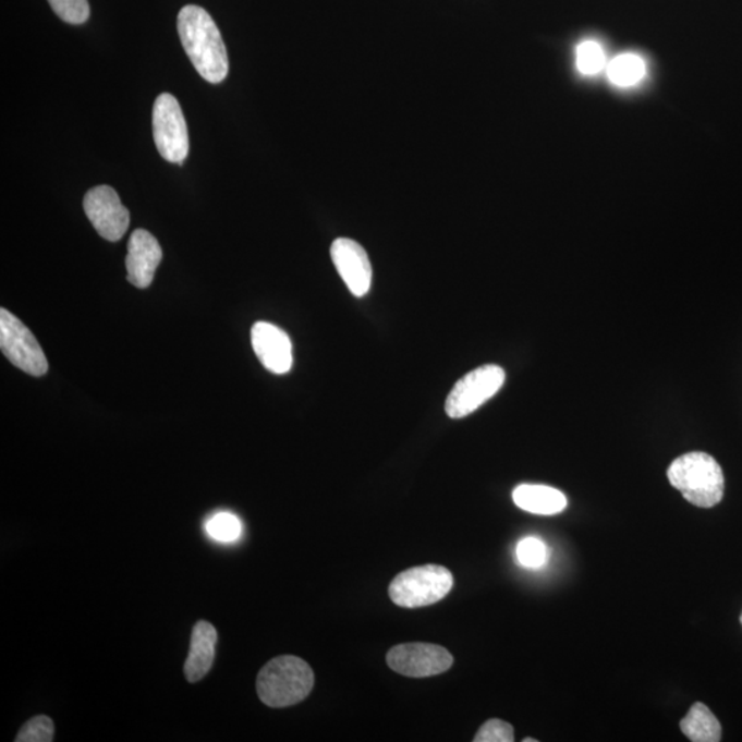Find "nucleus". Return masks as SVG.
Instances as JSON below:
<instances>
[{"label": "nucleus", "mask_w": 742, "mask_h": 742, "mask_svg": "<svg viewBox=\"0 0 742 742\" xmlns=\"http://www.w3.org/2000/svg\"><path fill=\"white\" fill-rule=\"evenodd\" d=\"M252 346L261 365L273 375H287L293 366L292 341L276 325L257 323L252 328Z\"/></svg>", "instance_id": "9b49d317"}, {"label": "nucleus", "mask_w": 742, "mask_h": 742, "mask_svg": "<svg viewBox=\"0 0 742 742\" xmlns=\"http://www.w3.org/2000/svg\"><path fill=\"white\" fill-rule=\"evenodd\" d=\"M523 741H524V742H536V741H538V740H535V739H525V740H523Z\"/></svg>", "instance_id": "5701e85b"}, {"label": "nucleus", "mask_w": 742, "mask_h": 742, "mask_svg": "<svg viewBox=\"0 0 742 742\" xmlns=\"http://www.w3.org/2000/svg\"><path fill=\"white\" fill-rule=\"evenodd\" d=\"M518 559L521 565L527 568H540L545 564L549 551L547 547L538 538H525L518 545V550H515Z\"/></svg>", "instance_id": "412c9836"}, {"label": "nucleus", "mask_w": 742, "mask_h": 742, "mask_svg": "<svg viewBox=\"0 0 742 742\" xmlns=\"http://www.w3.org/2000/svg\"><path fill=\"white\" fill-rule=\"evenodd\" d=\"M507 375L501 366L484 365L458 380L446 400V413L452 419L465 418L494 398L503 387Z\"/></svg>", "instance_id": "39448f33"}, {"label": "nucleus", "mask_w": 742, "mask_h": 742, "mask_svg": "<svg viewBox=\"0 0 742 742\" xmlns=\"http://www.w3.org/2000/svg\"><path fill=\"white\" fill-rule=\"evenodd\" d=\"M668 481L697 508H714L722 501L725 476L717 460L705 452L694 451L677 458L668 467Z\"/></svg>", "instance_id": "f03ea898"}, {"label": "nucleus", "mask_w": 742, "mask_h": 742, "mask_svg": "<svg viewBox=\"0 0 742 742\" xmlns=\"http://www.w3.org/2000/svg\"><path fill=\"white\" fill-rule=\"evenodd\" d=\"M607 73L616 87L628 88L638 84L646 75V64L640 56L628 52L609 62Z\"/></svg>", "instance_id": "dca6fc26"}, {"label": "nucleus", "mask_w": 742, "mask_h": 742, "mask_svg": "<svg viewBox=\"0 0 742 742\" xmlns=\"http://www.w3.org/2000/svg\"><path fill=\"white\" fill-rule=\"evenodd\" d=\"M315 683L313 668L296 656H280L267 662L257 676V696L271 708L302 703Z\"/></svg>", "instance_id": "7ed1b4c3"}, {"label": "nucleus", "mask_w": 742, "mask_h": 742, "mask_svg": "<svg viewBox=\"0 0 742 742\" xmlns=\"http://www.w3.org/2000/svg\"><path fill=\"white\" fill-rule=\"evenodd\" d=\"M84 210L89 222L102 239L115 242L123 239L130 226V212L110 186L92 188L84 197Z\"/></svg>", "instance_id": "1a4fd4ad"}, {"label": "nucleus", "mask_w": 742, "mask_h": 742, "mask_svg": "<svg viewBox=\"0 0 742 742\" xmlns=\"http://www.w3.org/2000/svg\"><path fill=\"white\" fill-rule=\"evenodd\" d=\"M576 66L584 76H596L607 68V58L601 45L586 40L577 46Z\"/></svg>", "instance_id": "f3484780"}, {"label": "nucleus", "mask_w": 742, "mask_h": 742, "mask_svg": "<svg viewBox=\"0 0 742 742\" xmlns=\"http://www.w3.org/2000/svg\"><path fill=\"white\" fill-rule=\"evenodd\" d=\"M513 501L525 512L540 515L559 514L568 504L559 489L540 484H521L513 491Z\"/></svg>", "instance_id": "4468645a"}, {"label": "nucleus", "mask_w": 742, "mask_h": 742, "mask_svg": "<svg viewBox=\"0 0 742 742\" xmlns=\"http://www.w3.org/2000/svg\"><path fill=\"white\" fill-rule=\"evenodd\" d=\"M205 530L210 538L219 542H234L240 538L242 533V525L239 518L231 513H218L212 515L207 523Z\"/></svg>", "instance_id": "a211bd4d"}, {"label": "nucleus", "mask_w": 742, "mask_h": 742, "mask_svg": "<svg viewBox=\"0 0 742 742\" xmlns=\"http://www.w3.org/2000/svg\"><path fill=\"white\" fill-rule=\"evenodd\" d=\"M331 260L346 288L356 297L370 291L373 281L372 263L361 244L350 239H337L330 247Z\"/></svg>", "instance_id": "9d476101"}, {"label": "nucleus", "mask_w": 742, "mask_h": 742, "mask_svg": "<svg viewBox=\"0 0 742 742\" xmlns=\"http://www.w3.org/2000/svg\"><path fill=\"white\" fill-rule=\"evenodd\" d=\"M679 726L693 742H718L722 739V726L703 703L693 704Z\"/></svg>", "instance_id": "2eb2a0df"}, {"label": "nucleus", "mask_w": 742, "mask_h": 742, "mask_svg": "<svg viewBox=\"0 0 742 742\" xmlns=\"http://www.w3.org/2000/svg\"><path fill=\"white\" fill-rule=\"evenodd\" d=\"M54 740V722L46 715H38L19 731L15 742H51Z\"/></svg>", "instance_id": "6ab92c4d"}, {"label": "nucleus", "mask_w": 742, "mask_h": 742, "mask_svg": "<svg viewBox=\"0 0 742 742\" xmlns=\"http://www.w3.org/2000/svg\"><path fill=\"white\" fill-rule=\"evenodd\" d=\"M740 622H741V625H742V613H741V616H740Z\"/></svg>", "instance_id": "b1692460"}, {"label": "nucleus", "mask_w": 742, "mask_h": 742, "mask_svg": "<svg viewBox=\"0 0 742 742\" xmlns=\"http://www.w3.org/2000/svg\"><path fill=\"white\" fill-rule=\"evenodd\" d=\"M387 662L400 676L426 678L449 671L454 659L443 646L415 642L393 646L388 652Z\"/></svg>", "instance_id": "6e6552de"}, {"label": "nucleus", "mask_w": 742, "mask_h": 742, "mask_svg": "<svg viewBox=\"0 0 742 742\" xmlns=\"http://www.w3.org/2000/svg\"><path fill=\"white\" fill-rule=\"evenodd\" d=\"M0 349L14 366L29 376L41 377L49 370L45 352L33 331L7 308L0 309Z\"/></svg>", "instance_id": "0eeeda50"}, {"label": "nucleus", "mask_w": 742, "mask_h": 742, "mask_svg": "<svg viewBox=\"0 0 742 742\" xmlns=\"http://www.w3.org/2000/svg\"><path fill=\"white\" fill-rule=\"evenodd\" d=\"M49 3L58 17L68 24H83L89 17L87 0H49Z\"/></svg>", "instance_id": "aec40b11"}, {"label": "nucleus", "mask_w": 742, "mask_h": 742, "mask_svg": "<svg viewBox=\"0 0 742 742\" xmlns=\"http://www.w3.org/2000/svg\"><path fill=\"white\" fill-rule=\"evenodd\" d=\"M161 259V246L155 235L146 230H135L130 236L129 254L125 259L130 283L138 289L149 288Z\"/></svg>", "instance_id": "f8f14e48"}, {"label": "nucleus", "mask_w": 742, "mask_h": 742, "mask_svg": "<svg viewBox=\"0 0 742 742\" xmlns=\"http://www.w3.org/2000/svg\"><path fill=\"white\" fill-rule=\"evenodd\" d=\"M475 742H512L514 741L513 726L501 719H491L477 731Z\"/></svg>", "instance_id": "4be33fe9"}, {"label": "nucleus", "mask_w": 742, "mask_h": 742, "mask_svg": "<svg viewBox=\"0 0 742 742\" xmlns=\"http://www.w3.org/2000/svg\"><path fill=\"white\" fill-rule=\"evenodd\" d=\"M452 583L454 579L447 568L429 564L400 572L389 584L388 593L398 607H428L447 597Z\"/></svg>", "instance_id": "20e7f679"}, {"label": "nucleus", "mask_w": 742, "mask_h": 742, "mask_svg": "<svg viewBox=\"0 0 742 742\" xmlns=\"http://www.w3.org/2000/svg\"><path fill=\"white\" fill-rule=\"evenodd\" d=\"M218 631L207 620H199L192 631L191 650L184 662V676L191 683L202 681L214 666Z\"/></svg>", "instance_id": "ddd939ff"}, {"label": "nucleus", "mask_w": 742, "mask_h": 742, "mask_svg": "<svg viewBox=\"0 0 742 742\" xmlns=\"http://www.w3.org/2000/svg\"><path fill=\"white\" fill-rule=\"evenodd\" d=\"M178 33L199 75L209 83H222L229 75L228 50L207 10L196 4L184 7L178 15Z\"/></svg>", "instance_id": "f257e3e1"}, {"label": "nucleus", "mask_w": 742, "mask_h": 742, "mask_svg": "<svg viewBox=\"0 0 742 742\" xmlns=\"http://www.w3.org/2000/svg\"><path fill=\"white\" fill-rule=\"evenodd\" d=\"M153 136L162 159L182 165L188 155V133L181 105L171 94L157 97L153 107Z\"/></svg>", "instance_id": "423d86ee"}]
</instances>
